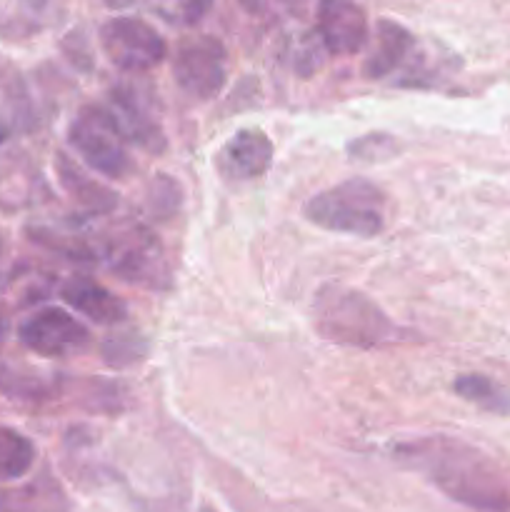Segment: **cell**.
<instances>
[{
	"label": "cell",
	"mask_w": 510,
	"mask_h": 512,
	"mask_svg": "<svg viewBox=\"0 0 510 512\" xmlns=\"http://www.w3.org/2000/svg\"><path fill=\"white\" fill-rule=\"evenodd\" d=\"M403 468L428 478L445 498L478 512H510V485L480 448L450 435L398 443L390 450Z\"/></svg>",
	"instance_id": "obj_1"
},
{
	"label": "cell",
	"mask_w": 510,
	"mask_h": 512,
	"mask_svg": "<svg viewBox=\"0 0 510 512\" xmlns=\"http://www.w3.org/2000/svg\"><path fill=\"white\" fill-rule=\"evenodd\" d=\"M313 325L328 343L358 350L408 343L413 338L373 298L340 283H325L315 290Z\"/></svg>",
	"instance_id": "obj_2"
},
{
	"label": "cell",
	"mask_w": 510,
	"mask_h": 512,
	"mask_svg": "<svg viewBox=\"0 0 510 512\" xmlns=\"http://www.w3.org/2000/svg\"><path fill=\"white\" fill-rule=\"evenodd\" d=\"M458 58L445 48H425L415 33L393 18H380L375 23V38L363 63L368 80H390L400 88H435L453 70Z\"/></svg>",
	"instance_id": "obj_3"
},
{
	"label": "cell",
	"mask_w": 510,
	"mask_h": 512,
	"mask_svg": "<svg viewBox=\"0 0 510 512\" xmlns=\"http://www.w3.org/2000/svg\"><path fill=\"white\" fill-rule=\"evenodd\" d=\"M303 215L315 228L353 238H375L388 223V198L368 178H350L310 195Z\"/></svg>",
	"instance_id": "obj_4"
},
{
	"label": "cell",
	"mask_w": 510,
	"mask_h": 512,
	"mask_svg": "<svg viewBox=\"0 0 510 512\" xmlns=\"http://www.w3.org/2000/svg\"><path fill=\"white\" fill-rule=\"evenodd\" d=\"M100 258L113 275L145 290H168L173 283L168 253L143 223H120L100 240Z\"/></svg>",
	"instance_id": "obj_5"
},
{
	"label": "cell",
	"mask_w": 510,
	"mask_h": 512,
	"mask_svg": "<svg viewBox=\"0 0 510 512\" xmlns=\"http://www.w3.org/2000/svg\"><path fill=\"white\" fill-rule=\"evenodd\" d=\"M68 143L78 158L108 180H123L133 173L128 140L118 120L105 105H83L68 125Z\"/></svg>",
	"instance_id": "obj_6"
},
{
	"label": "cell",
	"mask_w": 510,
	"mask_h": 512,
	"mask_svg": "<svg viewBox=\"0 0 510 512\" xmlns=\"http://www.w3.org/2000/svg\"><path fill=\"white\" fill-rule=\"evenodd\" d=\"M100 48L110 63L123 73H145L160 65L168 55L163 35L143 18L115 15L105 20L98 30Z\"/></svg>",
	"instance_id": "obj_7"
},
{
	"label": "cell",
	"mask_w": 510,
	"mask_h": 512,
	"mask_svg": "<svg viewBox=\"0 0 510 512\" xmlns=\"http://www.w3.org/2000/svg\"><path fill=\"white\" fill-rule=\"evenodd\" d=\"M173 78L188 98L213 100L228 80V50L213 35L183 40L175 50Z\"/></svg>",
	"instance_id": "obj_8"
},
{
	"label": "cell",
	"mask_w": 510,
	"mask_h": 512,
	"mask_svg": "<svg viewBox=\"0 0 510 512\" xmlns=\"http://www.w3.org/2000/svg\"><path fill=\"white\" fill-rule=\"evenodd\" d=\"M18 338L25 348L33 350L35 355H43V358H68V355L83 353L93 343L88 325L80 323L68 310L55 308V305L28 315L20 323Z\"/></svg>",
	"instance_id": "obj_9"
},
{
	"label": "cell",
	"mask_w": 510,
	"mask_h": 512,
	"mask_svg": "<svg viewBox=\"0 0 510 512\" xmlns=\"http://www.w3.org/2000/svg\"><path fill=\"white\" fill-rule=\"evenodd\" d=\"M108 98V110L118 120L125 140L135 143L145 153H163L168 138L160 125L155 95L145 85L118 83L110 88Z\"/></svg>",
	"instance_id": "obj_10"
},
{
	"label": "cell",
	"mask_w": 510,
	"mask_h": 512,
	"mask_svg": "<svg viewBox=\"0 0 510 512\" xmlns=\"http://www.w3.org/2000/svg\"><path fill=\"white\" fill-rule=\"evenodd\" d=\"M275 145L260 128H243L230 135L215 153V170L228 185H245L260 180L273 165Z\"/></svg>",
	"instance_id": "obj_11"
},
{
	"label": "cell",
	"mask_w": 510,
	"mask_h": 512,
	"mask_svg": "<svg viewBox=\"0 0 510 512\" xmlns=\"http://www.w3.org/2000/svg\"><path fill=\"white\" fill-rule=\"evenodd\" d=\"M315 35L330 55H355L368 45V15L348 0H325L318 5Z\"/></svg>",
	"instance_id": "obj_12"
},
{
	"label": "cell",
	"mask_w": 510,
	"mask_h": 512,
	"mask_svg": "<svg viewBox=\"0 0 510 512\" xmlns=\"http://www.w3.org/2000/svg\"><path fill=\"white\" fill-rule=\"evenodd\" d=\"M60 298L80 313L83 318L93 320L98 325H120L128 320V305L110 293L105 285L88 275H73L60 285Z\"/></svg>",
	"instance_id": "obj_13"
},
{
	"label": "cell",
	"mask_w": 510,
	"mask_h": 512,
	"mask_svg": "<svg viewBox=\"0 0 510 512\" xmlns=\"http://www.w3.org/2000/svg\"><path fill=\"white\" fill-rule=\"evenodd\" d=\"M0 512H70V503L63 485L48 470H40L20 485H0Z\"/></svg>",
	"instance_id": "obj_14"
},
{
	"label": "cell",
	"mask_w": 510,
	"mask_h": 512,
	"mask_svg": "<svg viewBox=\"0 0 510 512\" xmlns=\"http://www.w3.org/2000/svg\"><path fill=\"white\" fill-rule=\"evenodd\" d=\"M55 165H58V175L63 188L68 190L80 205H85L90 213L103 215V213H110V210L118 205V195H115L113 190L95 183L93 178H88V175H85L78 165L70 163L65 155H58V163Z\"/></svg>",
	"instance_id": "obj_15"
},
{
	"label": "cell",
	"mask_w": 510,
	"mask_h": 512,
	"mask_svg": "<svg viewBox=\"0 0 510 512\" xmlns=\"http://www.w3.org/2000/svg\"><path fill=\"white\" fill-rule=\"evenodd\" d=\"M453 390L475 408L493 415H510V388L480 373H463L455 378Z\"/></svg>",
	"instance_id": "obj_16"
},
{
	"label": "cell",
	"mask_w": 510,
	"mask_h": 512,
	"mask_svg": "<svg viewBox=\"0 0 510 512\" xmlns=\"http://www.w3.org/2000/svg\"><path fill=\"white\" fill-rule=\"evenodd\" d=\"M35 458H38V450L28 435L0 425V483L23 480L33 470Z\"/></svg>",
	"instance_id": "obj_17"
},
{
	"label": "cell",
	"mask_w": 510,
	"mask_h": 512,
	"mask_svg": "<svg viewBox=\"0 0 510 512\" xmlns=\"http://www.w3.org/2000/svg\"><path fill=\"white\" fill-rule=\"evenodd\" d=\"M183 205V188L178 180L168 173H158L150 178L148 188L143 195V208L148 218L153 220H168Z\"/></svg>",
	"instance_id": "obj_18"
},
{
	"label": "cell",
	"mask_w": 510,
	"mask_h": 512,
	"mask_svg": "<svg viewBox=\"0 0 510 512\" xmlns=\"http://www.w3.org/2000/svg\"><path fill=\"white\" fill-rule=\"evenodd\" d=\"M48 13H53L50 5H20L18 10L0 18V35L3 38H28V35L40 33L53 23Z\"/></svg>",
	"instance_id": "obj_19"
},
{
	"label": "cell",
	"mask_w": 510,
	"mask_h": 512,
	"mask_svg": "<svg viewBox=\"0 0 510 512\" xmlns=\"http://www.w3.org/2000/svg\"><path fill=\"white\" fill-rule=\"evenodd\" d=\"M0 390L10 398L20 400H38L48 398L53 393L50 383L40 375L33 373H20V370L8 368V365H0Z\"/></svg>",
	"instance_id": "obj_20"
},
{
	"label": "cell",
	"mask_w": 510,
	"mask_h": 512,
	"mask_svg": "<svg viewBox=\"0 0 510 512\" xmlns=\"http://www.w3.org/2000/svg\"><path fill=\"white\" fill-rule=\"evenodd\" d=\"M145 353H148V343L135 333L110 335L103 343V358L113 368H130V365L140 363Z\"/></svg>",
	"instance_id": "obj_21"
},
{
	"label": "cell",
	"mask_w": 510,
	"mask_h": 512,
	"mask_svg": "<svg viewBox=\"0 0 510 512\" xmlns=\"http://www.w3.org/2000/svg\"><path fill=\"white\" fill-rule=\"evenodd\" d=\"M398 150H400L398 138H393L390 133H368L350 140L345 153H348L353 160H360V163H383V160L393 158Z\"/></svg>",
	"instance_id": "obj_22"
},
{
	"label": "cell",
	"mask_w": 510,
	"mask_h": 512,
	"mask_svg": "<svg viewBox=\"0 0 510 512\" xmlns=\"http://www.w3.org/2000/svg\"><path fill=\"white\" fill-rule=\"evenodd\" d=\"M60 50L65 53V58L80 70H90L93 68V53H90V43L85 38L83 30H70L68 35L60 43Z\"/></svg>",
	"instance_id": "obj_23"
},
{
	"label": "cell",
	"mask_w": 510,
	"mask_h": 512,
	"mask_svg": "<svg viewBox=\"0 0 510 512\" xmlns=\"http://www.w3.org/2000/svg\"><path fill=\"white\" fill-rule=\"evenodd\" d=\"M210 5L208 3H180L175 5L173 10H165V8H158V13L163 15V18H168L170 23H198V18L203 13H208Z\"/></svg>",
	"instance_id": "obj_24"
},
{
	"label": "cell",
	"mask_w": 510,
	"mask_h": 512,
	"mask_svg": "<svg viewBox=\"0 0 510 512\" xmlns=\"http://www.w3.org/2000/svg\"><path fill=\"white\" fill-rule=\"evenodd\" d=\"M5 333H8V318H5V313L0 310V340L5 338Z\"/></svg>",
	"instance_id": "obj_25"
},
{
	"label": "cell",
	"mask_w": 510,
	"mask_h": 512,
	"mask_svg": "<svg viewBox=\"0 0 510 512\" xmlns=\"http://www.w3.org/2000/svg\"><path fill=\"white\" fill-rule=\"evenodd\" d=\"M198 512H215L213 508H210V505H203V508H200Z\"/></svg>",
	"instance_id": "obj_26"
},
{
	"label": "cell",
	"mask_w": 510,
	"mask_h": 512,
	"mask_svg": "<svg viewBox=\"0 0 510 512\" xmlns=\"http://www.w3.org/2000/svg\"><path fill=\"white\" fill-rule=\"evenodd\" d=\"M0 258H3V245H0Z\"/></svg>",
	"instance_id": "obj_27"
}]
</instances>
